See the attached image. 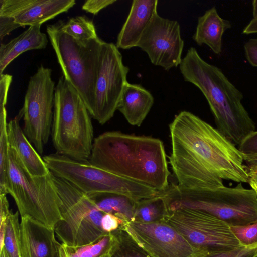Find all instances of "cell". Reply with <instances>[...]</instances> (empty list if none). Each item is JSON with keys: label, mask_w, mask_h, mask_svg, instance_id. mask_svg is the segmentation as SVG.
<instances>
[{"label": "cell", "mask_w": 257, "mask_h": 257, "mask_svg": "<svg viewBox=\"0 0 257 257\" xmlns=\"http://www.w3.org/2000/svg\"><path fill=\"white\" fill-rule=\"evenodd\" d=\"M90 115L75 88L61 76L55 88L52 138L57 153L88 161L93 139Z\"/></svg>", "instance_id": "cell-5"}, {"label": "cell", "mask_w": 257, "mask_h": 257, "mask_svg": "<svg viewBox=\"0 0 257 257\" xmlns=\"http://www.w3.org/2000/svg\"><path fill=\"white\" fill-rule=\"evenodd\" d=\"M256 257H257V256Z\"/></svg>", "instance_id": "cell-44"}, {"label": "cell", "mask_w": 257, "mask_h": 257, "mask_svg": "<svg viewBox=\"0 0 257 257\" xmlns=\"http://www.w3.org/2000/svg\"><path fill=\"white\" fill-rule=\"evenodd\" d=\"M195 245L212 253L240 246L226 222L202 211L187 208L167 209L163 219Z\"/></svg>", "instance_id": "cell-11"}, {"label": "cell", "mask_w": 257, "mask_h": 257, "mask_svg": "<svg viewBox=\"0 0 257 257\" xmlns=\"http://www.w3.org/2000/svg\"><path fill=\"white\" fill-rule=\"evenodd\" d=\"M231 27L230 22L221 18L213 7L198 17L192 38L198 45L205 44L214 53L219 54L222 51V35Z\"/></svg>", "instance_id": "cell-21"}, {"label": "cell", "mask_w": 257, "mask_h": 257, "mask_svg": "<svg viewBox=\"0 0 257 257\" xmlns=\"http://www.w3.org/2000/svg\"><path fill=\"white\" fill-rule=\"evenodd\" d=\"M157 0H134L125 22L117 38L118 48L129 49L137 44L153 17L157 12Z\"/></svg>", "instance_id": "cell-17"}, {"label": "cell", "mask_w": 257, "mask_h": 257, "mask_svg": "<svg viewBox=\"0 0 257 257\" xmlns=\"http://www.w3.org/2000/svg\"><path fill=\"white\" fill-rule=\"evenodd\" d=\"M230 228L240 245L257 244V221L244 225L230 226Z\"/></svg>", "instance_id": "cell-29"}, {"label": "cell", "mask_w": 257, "mask_h": 257, "mask_svg": "<svg viewBox=\"0 0 257 257\" xmlns=\"http://www.w3.org/2000/svg\"><path fill=\"white\" fill-rule=\"evenodd\" d=\"M55 257H66L61 243H59L58 246V250Z\"/></svg>", "instance_id": "cell-39"}, {"label": "cell", "mask_w": 257, "mask_h": 257, "mask_svg": "<svg viewBox=\"0 0 257 257\" xmlns=\"http://www.w3.org/2000/svg\"><path fill=\"white\" fill-rule=\"evenodd\" d=\"M169 163L182 188H215L223 179L249 183L243 155L217 128L182 111L169 125Z\"/></svg>", "instance_id": "cell-1"}, {"label": "cell", "mask_w": 257, "mask_h": 257, "mask_svg": "<svg viewBox=\"0 0 257 257\" xmlns=\"http://www.w3.org/2000/svg\"><path fill=\"white\" fill-rule=\"evenodd\" d=\"M103 257H109V253L108 254H106V255L104 256Z\"/></svg>", "instance_id": "cell-43"}, {"label": "cell", "mask_w": 257, "mask_h": 257, "mask_svg": "<svg viewBox=\"0 0 257 257\" xmlns=\"http://www.w3.org/2000/svg\"><path fill=\"white\" fill-rule=\"evenodd\" d=\"M116 2V0H87L82 5V9L95 15L103 9Z\"/></svg>", "instance_id": "cell-34"}, {"label": "cell", "mask_w": 257, "mask_h": 257, "mask_svg": "<svg viewBox=\"0 0 257 257\" xmlns=\"http://www.w3.org/2000/svg\"><path fill=\"white\" fill-rule=\"evenodd\" d=\"M115 240L109 257H150L139 247L123 230L114 231Z\"/></svg>", "instance_id": "cell-28"}, {"label": "cell", "mask_w": 257, "mask_h": 257, "mask_svg": "<svg viewBox=\"0 0 257 257\" xmlns=\"http://www.w3.org/2000/svg\"><path fill=\"white\" fill-rule=\"evenodd\" d=\"M242 33L244 34L257 33V19H252L244 28Z\"/></svg>", "instance_id": "cell-38"}, {"label": "cell", "mask_w": 257, "mask_h": 257, "mask_svg": "<svg viewBox=\"0 0 257 257\" xmlns=\"http://www.w3.org/2000/svg\"><path fill=\"white\" fill-rule=\"evenodd\" d=\"M245 54L248 62L257 67V38L249 39L244 44Z\"/></svg>", "instance_id": "cell-35"}, {"label": "cell", "mask_w": 257, "mask_h": 257, "mask_svg": "<svg viewBox=\"0 0 257 257\" xmlns=\"http://www.w3.org/2000/svg\"><path fill=\"white\" fill-rule=\"evenodd\" d=\"M257 244L251 246L240 245L230 251L210 254L207 257H256Z\"/></svg>", "instance_id": "cell-30"}, {"label": "cell", "mask_w": 257, "mask_h": 257, "mask_svg": "<svg viewBox=\"0 0 257 257\" xmlns=\"http://www.w3.org/2000/svg\"><path fill=\"white\" fill-rule=\"evenodd\" d=\"M120 228L150 257H207L213 254L191 243L164 220L125 221Z\"/></svg>", "instance_id": "cell-12"}, {"label": "cell", "mask_w": 257, "mask_h": 257, "mask_svg": "<svg viewBox=\"0 0 257 257\" xmlns=\"http://www.w3.org/2000/svg\"><path fill=\"white\" fill-rule=\"evenodd\" d=\"M154 102L152 94L138 84H126L118 109L129 124L140 126Z\"/></svg>", "instance_id": "cell-19"}, {"label": "cell", "mask_w": 257, "mask_h": 257, "mask_svg": "<svg viewBox=\"0 0 257 257\" xmlns=\"http://www.w3.org/2000/svg\"><path fill=\"white\" fill-rule=\"evenodd\" d=\"M129 68L122 61L118 48L113 43L103 41L99 60L95 85L93 119L104 124L112 118L123 89L128 83Z\"/></svg>", "instance_id": "cell-13"}, {"label": "cell", "mask_w": 257, "mask_h": 257, "mask_svg": "<svg viewBox=\"0 0 257 257\" xmlns=\"http://www.w3.org/2000/svg\"><path fill=\"white\" fill-rule=\"evenodd\" d=\"M7 194H0V250L4 247L7 220L10 212Z\"/></svg>", "instance_id": "cell-31"}, {"label": "cell", "mask_w": 257, "mask_h": 257, "mask_svg": "<svg viewBox=\"0 0 257 257\" xmlns=\"http://www.w3.org/2000/svg\"><path fill=\"white\" fill-rule=\"evenodd\" d=\"M114 240V235L110 232L97 241L86 245L72 247L61 244L66 257H103L109 253Z\"/></svg>", "instance_id": "cell-24"}, {"label": "cell", "mask_w": 257, "mask_h": 257, "mask_svg": "<svg viewBox=\"0 0 257 257\" xmlns=\"http://www.w3.org/2000/svg\"><path fill=\"white\" fill-rule=\"evenodd\" d=\"M42 25L29 26L25 31L6 44L0 46V74L22 53L45 48L48 43L46 34L41 31Z\"/></svg>", "instance_id": "cell-20"}, {"label": "cell", "mask_w": 257, "mask_h": 257, "mask_svg": "<svg viewBox=\"0 0 257 257\" xmlns=\"http://www.w3.org/2000/svg\"><path fill=\"white\" fill-rule=\"evenodd\" d=\"M51 71L41 66L30 77L20 110L24 120L23 132L40 154L48 143L53 123L55 87Z\"/></svg>", "instance_id": "cell-10"}, {"label": "cell", "mask_w": 257, "mask_h": 257, "mask_svg": "<svg viewBox=\"0 0 257 257\" xmlns=\"http://www.w3.org/2000/svg\"><path fill=\"white\" fill-rule=\"evenodd\" d=\"M50 171L88 195L114 193L135 201L158 195L160 192L145 185L117 176L91 164L58 153L43 157Z\"/></svg>", "instance_id": "cell-9"}, {"label": "cell", "mask_w": 257, "mask_h": 257, "mask_svg": "<svg viewBox=\"0 0 257 257\" xmlns=\"http://www.w3.org/2000/svg\"><path fill=\"white\" fill-rule=\"evenodd\" d=\"M92 165L159 192L170 174L162 141L149 136L107 131L94 139L88 161Z\"/></svg>", "instance_id": "cell-2"}, {"label": "cell", "mask_w": 257, "mask_h": 257, "mask_svg": "<svg viewBox=\"0 0 257 257\" xmlns=\"http://www.w3.org/2000/svg\"><path fill=\"white\" fill-rule=\"evenodd\" d=\"M60 22L62 31L75 39L85 41L98 37L93 21L85 16L71 18L65 23Z\"/></svg>", "instance_id": "cell-26"}, {"label": "cell", "mask_w": 257, "mask_h": 257, "mask_svg": "<svg viewBox=\"0 0 257 257\" xmlns=\"http://www.w3.org/2000/svg\"><path fill=\"white\" fill-rule=\"evenodd\" d=\"M75 4V0H0V16L13 18L21 27L42 25Z\"/></svg>", "instance_id": "cell-15"}, {"label": "cell", "mask_w": 257, "mask_h": 257, "mask_svg": "<svg viewBox=\"0 0 257 257\" xmlns=\"http://www.w3.org/2000/svg\"><path fill=\"white\" fill-rule=\"evenodd\" d=\"M238 149L243 155H257V131L248 135Z\"/></svg>", "instance_id": "cell-32"}, {"label": "cell", "mask_w": 257, "mask_h": 257, "mask_svg": "<svg viewBox=\"0 0 257 257\" xmlns=\"http://www.w3.org/2000/svg\"><path fill=\"white\" fill-rule=\"evenodd\" d=\"M248 183L250 184V185H253L257 187V178H249V181Z\"/></svg>", "instance_id": "cell-41"}, {"label": "cell", "mask_w": 257, "mask_h": 257, "mask_svg": "<svg viewBox=\"0 0 257 257\" xmlns=\"http://www.w3.org/2000/svg\"><path fill=\"white\" fill-rule=\"evenodd\" d=\"M23 117L19 114L7 124L9 146L17 152L22 164L33 176H44L50 173L43 158L30 142L19 124Z\"/></svg>", "instance_id": "cell-18"}, {"label": "cell", "mask_w": 257, "mask_h": 257, "mask_svg": "<svg viewBox=\"0 0 257 257\" xmlns=\"http://www.w3.org/2000/svg\"><path fill=\"white\" fill-rule=\"evenodd\" d=\"M253 19H257V0L252 1Z\"/></svg>", "instance_id": "cell-40"}, {"label": "cell", "mask_w": 257, "mask_h": 257, "mask_svg": "<svg viewBox=\"0 0 257 257\" xmlns=\"http://www.w3.org/2000/svg\"><path fill=\"white\" fill-rule=\"evenodd\" d=\"M125 221L110 213H105L101 220V227L106 233H110L119 229Z\"/></svg>", "instance_id": "cell-33"}, {"label": "cell", "mask_w": 257, "mask_h": 257, "mask_svg": "<svg viewBox=\"0 0 257 257\" xmlns=\"http://www.w3.org/2000/svg\"><path fill=\"white\" fill-rule=\"evenodd\" d=\"M19 214L18 211L14 213L11 211L7 220L4 248L9 257H23Z\"/></svg>", "instance_id": "cell-27"}, {"label": "cell", "mask_w": 257, "mask_h": 257, "mask_svg": "<svg viewBox=\"0 0 257 257\" xmlns=\"http://www.w3.org/2000/svg\"><path fill=\"white\" fill-rule=\"evenodd\" d=\"M168 210L187 208L204 211L230 226L244 225L257 221V192L235 187L186 189L172 183L160 192Z\"/></svg>", "instance_id": "cell-4"}, {"label": "cell", "mask_w": 257, "mask_h": 257, "mask_svg": "<svg viewBox=\"0 0 257 257\" xmlns=\"http://www.w3.org/2000/svg\"><path fill=\"white\" fill-rule=\"evenodd\" d=\"M243 159L249 178H257V155H243Z\"/></svg>", "instance_id": "cell-37"}, {"label": "cell", "mask_w": 257, "mask_h": 257, "mask_svg": "<svg viewBox=\"0 0 257 257\" xmlns=\"http://www.w3.org/2000/svg\"><path fill=\"white\" fill-rule=\"evenodd\" d=\"M97 208L104 213H110L124 221L134 220L137 201L126 196L114 193L88 195Z\"/></svg>", "instance_id": "cell-22"}, {"label": "cell", "mask_w": 257, "mask_h": 257, "mask_svg": "<svg viewBox=\"0 0 257 257\" xmlns=\"http://www.w3.org/2000/svg\"><path fill=\"white\" fill-rule=\"evenodd\" d=\"M19 27L21 26L15 22L13 18L0 16V37L1 41L5 36Z\"/></svg>", "instance_id": "cell-36"}, {"label": "cell", "mask_w": 257, "mask_h": 257, "mask_svg": "<svg viewBox=\"0 0 257 257\" xmlns=\"http://www.w3.org/2000/svg\"><path fill=\"white\" fill-rule=\"evenodd\" d=\"M166 211L165 201L159 193L155 197L137 202L134 220L144 222L163 220Z\"/></svg>", "instance_id": "cell-23"}, {"label": "cell", "mask_w": 257, "mask_h": 257, "mask_svg": "<svg viewBox=\"0 0 257 257\" xmlns=\"http://www.w3.org/2000/svg\"><path fill=\"white\" fill-rule=\"evenodd\" d=\"M20 233L23 257H55L59 242L54 229L25 216L21 217Z\"/></svg>", "instance_id": "cell-16"}, {"label": "cell", "mask_w": 257, "mask_h": 257, "mask_svg": "<svg viewBox=\"0 0 257 257\" xmlns=\"http://www.w3.org/2000/svg\"><path fill=\"white\" fill-rule=\"evenodd\" d=\"M8 182V194L13 198L21 217L29 216L53 229L62 220L52 173L44 176L31 175L10 147Z\"/></svg>", "instance_id": "cell-7"}, {"label": "cell", "mask_w": 257, "mask_h": 257, "mask_svg": "<svg viewBox=\"0 0 257 257\" xmlns=\"http://www.w3.org/2000/svg\"><path fill=\"white\" fill-rule=\"evenodd\" d=\"M6 107H0V194H8L9 144Z\"/></svg>", "instance_id": "cell-25"}, {"label": "cell", "mask_w": 257, "mask_h": 257, "mask_svg": "<svg viewBox=\"0 0 257 257\" xmlns=\"http://www.w3.org/2000/svg\"><path fill=\"white\" fill-rule=\"evenodd\" d=\"M184 45L179 23L157 13L143 33L137 47L147 54L153 64L169 70L180 64Z\"/></svg>", "instance_id": "cell-14"}, {"label": "cell", "mask_w": 257, "mask_h": 257, "mask_svg": "<svg viewBox=\"0 0 257 257\" xmlns=\"http://www.w3.org/2000/svg\"><path fill=\"white\" fill-rule=\"evenodd\" d=\"M52 178L60 199L62 217L54 231L61 243L72 247L86 245L108 233L101 227L105 213L97 208L89 196L53 174Z\"/></svg>", "instance_id": "cell-8"}, {"label": "cell", "mask_w": 257, "mask_h": 257, "mask_svg": "<svg viewBox=\"0 0 257 257\" xmlns=\"http://www.w3.org/2000/svg\"><path fill=\"white\" fill-rule=\"evenodd\" d=\"M0 257H9L5 249L3 248L0 250Z\"/></svg>", "instance_id": "cell-42"}, {"label": "cell", "mask_w": 257, "mask_h": 257, "mask_svg": "<svg viewBox=\"0 0 257 257\" xmlns=\"http://www.w3.org/2000/svg\"><path fill=\"white\" fill-rule=\"evenodd\" d=\"M46 31L65 79L75 88L92 116L95 85L104 41L98 37L85 41L64 32L61 22L47 26Z\"/></svg>", "instance_id": "cell-6"}, {"label": "cell", "mask_w": 257, "mask_h": 257, "mask_svg": "<svg viewBox=\"0 0 257 257\" xmlns=\"http://www.w3.org/2000/svg\"><path fill=\"white\" fill-rule=\"evenodd\" d=\"M184 80L197 87L206 98L217 130L239 145L255 126L242 104V93L217 67L203 60L190 47L179 65Z\"/></svg>", "instance_id": "cell-3"}]
</instances>
